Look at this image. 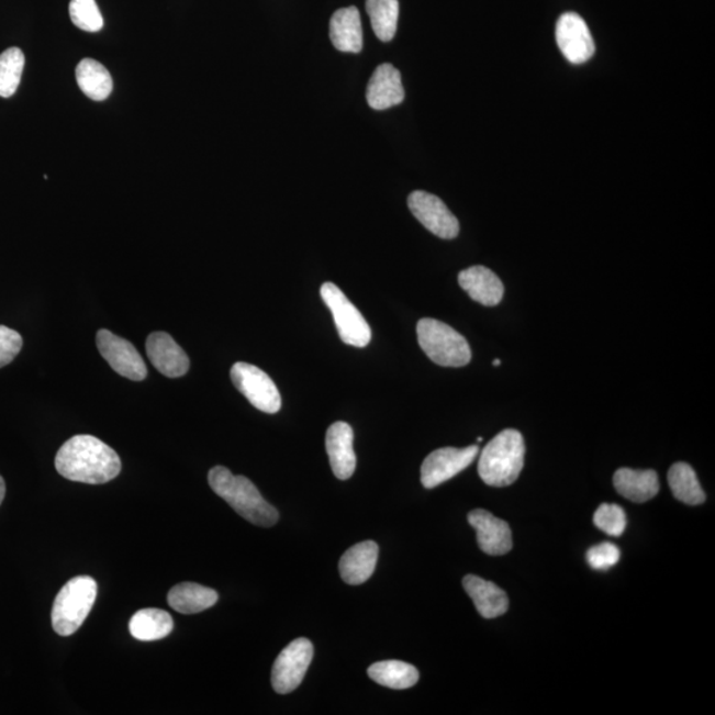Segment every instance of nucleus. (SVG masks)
<instances>
[{"instance_id": "nucleus-21", "label": "nucleus", "mask_w": 715, "mask_h": 715, "mask_svg": "<svg viewBox=\"0 0 715 715\" xmlns=\"http://www.w3.org/2000/svg\"><path fill=\"white\" fill-rule=\"evenodd\" d=\"M462 585L482 617H499L509 610L506 592L501 590L499 585L476 576L463 578Z\"/></svg>"}, {"instance_id": "nucleus-32", "label": "nucleus", "mask_w": 715, "mask_h": 715, "mask_svg": "<svg viewBox=\"0 0 715 715\" xmlns=\"http://www.w3.org/2000/svg\"><path fill=\"white\" fill-rule=\"evenodd\" d=\"M23 347L21 334L8 326L0 325V369L18 357Z\"/></svg>"}, {"instance_id": "nucleus-30", "label": "nucleus", "mask_w": 715, "mask_h": 715, "mask_svg": "<svg viewBox=\"0 0 715 715\" xmlns=\"http://www.w3.org/2000/svg\"><path fill=\"white\" fill-rule=\"evenodd\" d=\"M594 524L599 530L608 534V536L621 537L627 527L626 513L622 506L603 504L597 507Z\"/></svg>"}, {"instance_id": "nucleus-8", "label": "nucleus", "mask_w": 715, "mask_h": 715, "mask_svg": "<svg viewBox=\"0 0 715 715\" xmlns=\"http://www.w3.org/2000/svg\"><path fill=\"white\" fill-rule=\"evenodd\" d=\"M313 655V644L305 637H300L282 650L272 668V686L276 693H292L300 686Z\"/></svg>"}, {"instance_id": "nucleus-4", "label": "nucleus", "mask_w": 715, "mask_h": 715, "mask_svg": "<svg viewBox=\"0 0 715 715\" xmlns=\"http://www.w3.org/2000/svg\"><path fill=\"white\" fill-rule=\"evenodd\" d=\"M98 596V583L88 576L70 579L57 594L53 607V627L60 636H70L86 622Z\"/></svg>"}, {"instance_id": "nucleus-2", "label": "nucleus", "mask_w": 715, "mask_h": 715, "mask_svg": "<svg viewBox=\"0 0 715 715\" xmlns=\"http://www.w3.org/2000/svg\"><path fill=\"white\" fill-rule=\"evenodd\" d=\"M209 482L212 491L250 524L270 527L279 521V513L247 477L232 474L230 469L219 466L210 470Z\"/></svg>"}, {"instance_id": "nucleus-18", "label": "nucleus", "mask_w": 715, "mask_h": 715, "mask_svg": "<svg viewBox=\"0 0 715 715\" xmlns=\"http://www.w3.org/2000/svg\"><path fill=\"white\" fill-rule=\"evenodd\" d=\"M379 547L372 540H365L350 547L339 560V572L344 582L351 585L364 584L376 571Z\"/></svg>"}, {"instance_id": "nucleus-5", "label": "nucleus", "mask_w": 715, "mask_h": 715, "mask_svg": "<svg viewBox=\"0 0 715 715\" xmlns=\"http://www.w3.org/2000/svg\"><path fill=\"white\" fill-rule=\"evenodd\" d=\"M416 332L418 345L436 365L462 367L472 359L467 339L442 321L423 319L417 322Z\"/></svg>"}, {"instance_id": "nucleus-6", "label": "nucleus", "mask_w": 715, "mask_h": 715, "mask_svg": "<svg viewBox=\"0 0 715 715\" xmlns=\"http://www.w3.org/2000/svg\"><path fill=\"white\" fill-rule=\"evenodd\" d=\"M321 298L331 309L343 343L354 347H366L371 343L369 324L336 283L325 282L321 287Z\"/></svg>"}, {"instance_id": "nucleus-34", "label": "nucleus", "mask_w": 715, "mask_h": 715, "mask_svg": "<svg viewBox=\"0 0 715 715\" xmlns=\"http://www.w3.org/2000/svg\"><path fill=\"white\" fill-rule=\"evenodd\" d=\"M500 365H501V360H500V359H495V360H493V366H500Z\"/></svg>"}, {"instance_id": "nucleus-25", "label": "nucleus", "mask_w": 715, "mask_h": 715, "mask_svg": "<svg viewBox=\"0 0 715 715\" xmlns=\"http://www.w3.org/2000/svg\"><path fill=\"white\" fill-rule=\"evenodd\" d=\"M369 678L376 681L377 684L395 689V691H403V689L412 688L418 681V672L411 663L389 660L372 663L367 669Z\"/></svg>"}, {"instance_id": "nucleus-24", "label": "nucleus", "mask_w": 715, "mask_h": 715, "mask_svg": "<svg viewBox=\"0 0 715 715\" xmlns=\"http://www.w3.org/2000/svg\"><path fill=\"white\" fill-rule=\"evenodd\" d=\"M76 79L83 94L94 101H104L111 96L113 80L101 63L83 59L76 69Z\"/></svg>"}, {"instance_id": "nucleus-12", "label": "nucleus", "mask_w": 715, "mask_h": 715, "mask_svg": "<svg viewBox=\"0 0 715 715\" xmlns=\"http://www.w3.org/2000/svg\"><path fill=\"white\" fill-rule=\"evenodd\" d=\"M556 36L560 53L577 66L589 62L595 54L594 37L589 25L576 12H566L559 18Z\"/></svg>"}, {"instance_id": "nucleus-27", "label": "nucleus", "mask_w": 715, "mask_h": 715, "mask_svg": "<svg viewBox=\"0 0 715 715\" xmlns=\"http://www.w3.org/2000/svg\"><path fill=\"white\" fill-rule=\"evenodd\" d=\"M366 10L379 41L391 42L398 30V0H366Z\"/></svg>"}, {"instance_id": "nucleus-14", "label": "nucleus", "mask_w": 715, "mask_h": 715, "mask_svg": "<svg viewBox=\"0 0 715 715\" xmlns=\"http://www.w3.org/2000/svg\"><path fill=\"white\" fill-rule=\"evenodd\" d=\"M150 362L167 378L183 377L190 369V359L170 334L157 332L146 340Z\"/></svg>"}, {"instance_id": "nucleus-16", "label": "nucleus", "mask_w": 715, "mask_h": 715, "mask_svg": "<svg viewBox=\"0 0 715 715\" xmlns=\"http://www.w3.org/2000/svg\"><path fill=\"white\" fill-rule=\"evenodd\" d=\"M404 96L401 72L389 63L379 66L371 76L366 93L373 111H386L402 104Z\"/></svg>"}, {"instance_id": "nucleus-31", "label": "nucleus", "mask_w": 715, "mask_h": 715, "mask_svg": "<svg viewBox=\"0 0 715 715\" xmlns=\"http://www.w3.org/2000/svg\"><path fill=\"white\" fill-rule=\"evenodd\" d=\"M621 559V550L614 544L604 543L594 547L588 552V562L592 569L599 571L610 570Z\"/></svg>"}, {"instance_id": "nucleus-3", "label": "nucleus", "mask_w": 715, "mask_h": 715, "mask_svg": "<svg viewBox=\"0 0 715 715\" xmlns=\"http://www.w3.org/2000/svg\"><path fill=\"white\" fill-rule=\"evenodd\" d=\"M525 442L515 429L502 431L482 450L479 474L489 487L504 488L517 481L525 463Z\"/></svg>"}, {"instance_id": "nucleus-17", "label": "nucleus", "mask_w": 715, "mask_h": 715, "mask_svg": "<svg viewBox=\"0 0 715 715\" xmlns=\"http://www.w3.org/2000/svg\"><path fill=\"white\" fill-rule=\"evenodd\" d=\"M459 283L470 299L484 306L499 305L504 298V283L487 267L474 266L462 270Z\"/></svg>"}, {"instance_id": "nucleus-29", "label": "nucleus", "mask_w": 715, "mask_h": 715, "mask_svg": "<svg viewBox=\"0 0 715 715\" xmlns=\"http://www.w3.org/2000/svg\"><path fill=\"white\" fill-rule=\"evenodd\" d=\"M69 15L77 29L87 32H99L104 27L96 0H70Z\"/></svg>"}, {"instance_id": "nucleus-33", "label": "nucleus", "mask_w": 715, "mask_h": 715, "mask_svg": "<svg viewBox=\"0 0 715 715\" xmlns=\"http://www.w3.org/2000/svg\"><path fill=\"white\" fill-rule=\"evenodd\" d=\"M4 495H5V482L3 480V477L0 476V505H2Z\"/></svg>"}, {"instance_id": "nucleus-11", "label": "nucleus", "mask_w": 715, "mask_h": 715, "mask_svg": "<svg viewBox=\"0 0 715 715\" xmlns=\"http://www.w3.org/2000/svg\"><path fill=\"white\" fill-rule=\"evenodd\" d=\"M96 340H98L101 356L120 376L135 380V382H141L147 377L144 358L127 339L115 336L107 328H101Z\"/></svg>"}, {"instance_id": "nucleus-28", "label": "nucleus", "mask_w": 715, "mask_h": 715, "mask_svg": "<svg viewBox=\"0 0 715 715\" xmlns=\"http://www.w3.org/2000/svg\"><path fill=\"white\" fill-rule=\"evenodd\" d=\"M24 54L16 47L0 55V98L10 99L21 83L24 69Z\"/></svg>"}, {"instance_id": "nucleus-23", "label": "nucleus", "mask_w": 715, "mask_h": 715, "mask_svg": "<svg viewBox=\"0 0 715 715\" xmlns=\"http://www.w3.org/2000/svg\"><path fill=\"white\" fill-rule=\"evenodd\" d=\"M129 629H131L134 639L141 641L160 640L172 633L174 622L166 611L145 608L133 615Z\"/></svg>"}, {"instance_id": "nucleus-13", "label": "nucleus", "mask_w": 715, "mask_h": 715, "mask_svg": "<svg viewBox=\"0 0 715 715\" xmlns=\"http://www.w3.org/2000/svg\"><path fill=\"white\" fill-rule=\"evenodd\" d=\"M468 522L476 530L477 544L488 556H505L513 549L511 526L504 520L484 509H474L468 514Z\"/></svg>"}, {"instance_id": "nucleus-26", "label": "nucleus", "mask_w": 715, "mask_h": 715, "mask_svg": "<svg viewBox=\"0 0 715 715\" xmlns=\"http://www.w3.org/2000/svg\"><path fill=\"white\" fill-rule=\"evenodd\" d=\"M668 481L675 500L692 506L704 504L706 494L702 491L697 474L689 463H674L669 469Z\"/></svg>"}, {"instance_id": "nucleus-7", "label": "nucleus", "mask_w": 715, "mask_h": 715, "mask_svg": "<svg viewBox=\"0 0 715 715\" xmlns=\"http://www.w3.org/2000/svg\"><path fill=\"white\" fill-rule=\"evenodd\" d=\"M231 379L238 392L255 409L266 414H277L281 409V395L267 372L254 365L237 362L232 366Z\"/></svg>"}, {"instance_id": "nucleus-9", "label": "nucleus", "mask_w": 715, "mask_h": 715, "mask_svg": "<svg viewBox=\"0 0 715 715\" xmlns=\"http://www.w3.org/2000/svg\"><path fill=\"white\" fill-rule=\"evenodd\" d=\"M479 455V446L440 448L425 457L422 466V484L434 489L467 469Z\"/></svg>"}, {"instance_id": "nucleus-20", "label": "nucleus", "mask_w": 715, "mask_h": 715, "mask_svg": "<svg viewBox=\"0 0 715 715\" xmlns=\"http://www.w3.org/2000/svg\"><path fill=\"white\" fill-rule=\"evenodd\" d=\"M614 485L618 494L637 504L652 500L660 491L659 476L652 469L621 468L614 476Z\"/></svg>"}, {"instance_id": "nucleus-15", "label": "nucleus", "mask_w": 715, "mask_h": 715, "mask_svg": "<svg viewBox=\"0 0 715 715\" xmlns=\"http://www.w3.org/2000/svg\"><path fill=\"white\" fill-rule=\"evenodd\" d=\"M354 433L349 424L337 422L331 425L326 434V450L334 476L339 480H349L356 472L357 456L353 448Z\"/></svg>"}, {"instance_id": "nucleus-1", "label": "nucleus", "mask_w": 715, "mask_h": 715, "mask_svg": "<svg viewBox=\"0 0 715 715\" xmlns=\"http://www.w3.org/2000/svg\"><path fill=\"white\" fill-rule=\"evenodd\" d=\"M55 466L64 479L92 485L105 484L121 472L118 453L90 435H77L64 443Z\"/></svg>"}, {"instance_id": "nucleus-22", "label": "nucleus", "mask_w": 715, "mask_h": 715, "mask_svg": "<svg viewBox=\"0 0 715 715\" xmlns=\"http://www.w3.org/2000/svg\"><path fill=\"white\" fill-rule=\"evenodd\" d=\"M219 601L215 590L198 583H180L172 588L167 595V602L179 614L192 615L214 607Z\"/></svg>"}, {"instance_id": "nucleus-19", "label": "nucleus", "mask_w": 715, "mask_h": 715, "mask_svg": "<svg viewBox=\"0 0 715 715\" xmlns=\"http://www.w3.org/2000/svg\"><path fill=\"white\" fill-rule=\"evenodd\" d=\"M331 38L340 53L359 54L364 48V31L357 8L334 12L331 19Z\"/></svg>"}, {"instance_id": "nucleus-10", "label": "nucleus", "mask_w": 715, "mask_h": 715, "mask_svg": "<svg viewBox=\"0 0 715 715\" xmlns=\"http://www.w3.org/2000/svg\"><path fill=\"white\" fill-rule=\"evenodd\" d=\"M409 208L417 221L437 237L450 241L459 235V221L440 198L429 192L414 191L409 197Z\"/></svg>"}]
</instances>
